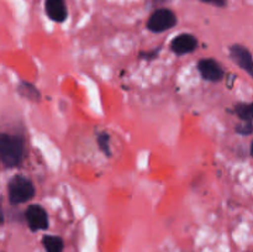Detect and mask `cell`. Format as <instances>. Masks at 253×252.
I'll return each mask as SVG.
<instances>
[{
  "mask_svg": "<svg viewBox=\"0 0 253 252\" xmlns=\"http://www.w3.org/2000/svg\"><path fill=\"white\" fill-rule=\"evenodd\" d=\"M19 91L22 96H25L26 99L31 101H39L40 100V91L37 90L36 86H34L32 84L27 83V82H21L19 85Z\"/></svg>",
  "mask_w": 253,
  "mask_h": 252,
  "instance_id": "8fae6325",
  "label": "cell"
},
{
  "mask_svg": "<svg viewBox=\"0 0 253 252\" xmlns=\"http://www.w3.org/2000/svg\"><path fill=\"white\" fill-rule=\"evenodd\" d=\"M252 131H253L252 123H245V121H242V124L237 125V127H236V132L240 133V135H244V136L251 135Z\"/></svg>",
  "mask_w": 253,
  "mask_h": 252,
  "instance_id": "4fadbf2b",
  "label": "cell"
},
{
  "mask_svg": "<svg viewBox=\"0 0 253 252\" xmlns=\"http://www.w3.org/2000/svg\"><path fill=\"white\" fill-rule=\"evenodd\" d=\"M4 222V214H2V210H1V207H0V225Z\"/></svg>",
  "mask_w": 253,
  "mask_h": 252,
  "instance_id": "e0dca14e",
  "label": "cell"
},
{
  "mask_svg": "<svg viewBox=\"0 0 253 252\" xmlns=\"http://www.w3.org/2000/svg\"><path fill=\"white\" fill-rule=\"evenodd\" d=\"M198 71L203 79L208 82H220L225 76L224 69L212 58L202 59L198 63Z\"/></svg>",
  "mask_w": 253,
  "mask_h": 252,
  "instance_id": "5b68a950",
  "label": "cell"
},
{
  "mask_svg": "<svg viewBox=\"0 0 253 252\" xmlns=\"http://www.w3.org/2000/svg\"><path fill=\"white\" fill-rule=\"evenodd\" d=\"M158 51H160V48H157V51H152V52H141L140 56L142 57V58H156V56H157Z\"/></svg>",
  "mask_w": 253,
  "mask_h": 252,
  "instance_id": "9a60e30c",
  "label": "cell"
},
{
  "mask_svg": "<svg viewBox=\"0 0 253 252\" xmlns=\"http://www.w3.org/2000/svg\"><path fill=\"white\" fill-rule=\"evenodd\" d=\"M198 46V40L194 35L190 34H180L175 37L170 43V48L178 56H183V54L192 53L195 51Z\"/></svg>",
  "mask_w": 253,
  "mask_h": 252,
  "instance_id": "52a82bcc",
  "label": "cell"
},
{
  "mask_svg": "<svg viewBox=\"0 0 253 252\" xmlns=\"http://www.w3.org/2000/svg\"><path fill=\"white\" fill-rule=\"evenodd\" d=\"M9 200L11 204L19 205L31 200L35 195V187L29 178L24 175H15L7 187Z\"/></svg>",
  "mask_w": 253,
  "mask_h": 252,
  "instance_id": "7a4b0ae2",
  "label": "cell"
},
{
  "mask_svg": "<svg viewBox=\"0 0 253 252\" xmlns=\"http://www.w3.org/2000/svg\"><path fill=\"white\" fill-rule=\"evenodd\" d=\"M199 1L205 2V4L214 5L217 7H225L227 6V0H199Z\"/></svg>",
  "mask_w": 253,
  "mask_h": 252,
  "instance_id": "5bb4252c",
  "label": "cell"
},
{
  "mask_svg": "<svg viewBox=\"0 0 253 252\" xmlns=\"http://www.w3.org/2000/svg\"><path fill=\"white\" fill-rule=\"evenodd\" d=\"M234 113L245 123H252L253 106L251 103H240L235 106Z\"/></svg>",
  "mask_w": 253,
  "mask_h": 252,
  "instance_id": "30bf717a",
  "label": "cell"
},
{
  "mask_svg": "<svg viewBox=\"0 0 253 252\" xmlns=\"http://www.w3.org/2000/svg\"><path fill=\"white\" fill-rule=\"evenodd\" d=\"M44 11L47 16L54 22H63L68 17V10L64 0H46Z\"/></svg>",
  "mask_w": 253,
  "mask_h": 252,
  "instance_id": "ba28073f",
  "label": "cell"
},
{
  "mask_svg": "<svg viewBox=\"0 0 253 252\" xmlns=\"http://www.w3.org/2000/svg\"><path fill=\"white\" fill-rule=\"evenodd\" d=\"M25 217L32 231L47 230L48 227V215L41 205H30L25 211Z\"/></svg>",
  "mask_w": 253,
  "mask_h": 252,
  "instance_id": "277c9868",
  "label": "cell"
},
{
  "mask_svg": "<svg viewBox=\"0 0 253 252\" xmlns=\"http://www.w3.org/2000/svg\"><path fill=\"white\" fill-rule=\"evenodd\" d=\"M25 140L22 136L0 133V160L5 167L15 168L24 161Z\"/></svg>",
  "mask_w": 253,
  "mask_h": 252,
  "instance_id": "6da1fadb",
  "label": "cell"
},
{
  "mask_svg": "<svg viewBox=\"0 0 253 252\" xmlns=\"http://www.w3.org/2000/svg\"><path fill=\"white\" fill-rule=\"evenodd\" d=\"M96 140H98V145H99V148L101 150V152H103L105 156H108V157H110L111 156L110 135H109L108 132H105V131H103V132L98 133Z\"/></svg>",
  "mask_w": 253,
  "mask_h": 252,
  "instance_id": "7c38bea8",
  "label": "cell"
},
{
  "mask_svg": "<svg viewBox=\"0 0 253 252\" xmlns=\"http://www.w3.org/2000/svg\"><path fill=\"white\" fill-rule=\"evenodd\" d=\"M230 56H231L232 61L236 62L240 68L245 69L249 76H253L252 54L246 47L241 46V44H234L230 47Z\"/></svg>",
  "mask_w": 253,
  "mask_h": 252,
  "instance_id": "8992f818",
  "label": "cell"
},
{
  "mask_svg": "<svg viewBox=\"0 0 253 252\" xmlns=\"http://www.w3.org/2000/svg\"><path fill=\"white\" fill-rule=\"evenodd\" d=\"M169 1V0H152V4L153 6H162V5L167 4V2Z\"/></svg>",
  "mask_w": 253,
  "mask_h": 252,
  "instance_id": "2e32d148",
  "label": "cell"
},
{
  "mask_svg": "<svg viewBox=\"0 0 253 252\" xmlns=\"http://www.w3.org/2000/svg\"><path fill=\"white\" fill-rule=\"evenodd\" d=\"M177 15L167 7H158L151 14L147 21V29L151 32L160 34L170 30L177 25Z\"/></svg>",
  "mask_w": 253,
  "mask_h": 252,
  "instance_id": "3957f363",
  "label": "cell"
},
{
  "mask_svg": "<svg viewBox=\"0 0 253 252\" xmlns=\"http://www.w3.org/2000/svg\"><path fill=\"white\" fill-rule=\"evenodd\" d=\"M42 245H43L46 252H63V240L59 236L44 235L42 237Z\"/></svg>",
  "mask_w": 253,
  "mask_h": 252,
  "instance_id": "9c48e42d",
  "label": "cell"
}]
</instances>
